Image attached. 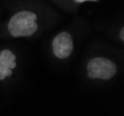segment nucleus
Returning <instances> with one entry per match:
<instances>
[{
    "instance_id": "1",
    "label": "nucleus",
    "mask_w": 124,
    "mask_h": 116,
    "mask_svg": "<svg viewBox=\"0 0 124 116\" xmlns=\"http://www.w3.org/2000/svg\"><path fill=\"white\" fill-rule=\"evenodd\" d=\"M119 38H120V40L122 41H124V29L123 28L119 31Z\"/></svg>"
},
{
    "instance_id": "2",
    "label": "nucleus",
    "mask_w": 124,
    "mask_h": 116,
    "mask_svg": "<svg viewBox=\"0 0 124 116\" xmlns=\"http://www.w3.org/2000/svg\"><path fill=\"white\" fill-rule=\"evenodd\" d=\"M85 1H98V0H78L77 3H83Z\"/></svg>"
}]
</instances>
